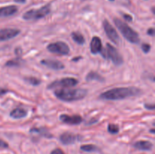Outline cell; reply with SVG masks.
I'll list each match as a JSON object with an SVG mask.
<instances>
[{"instance_id":"1","label":"cell","mask_w":155,"mask_h":154,"mask_svg":"<svg viewBox=\"0 0 155 154\" xmlns=\"http://www.w3.org/2000/svg\"><path fill=\"white\" fill-rule=\"evenodd\" d=\"M142 94L140 88L136 87L115 88L103 92L100 95L99 98L107 101H117L123 100L130 97L138 96Z\"/></svg>"},{"instance_id":"2","label":"cell","mask_w":155,"mask_h":154,"mask_svg":"<svg viewBox=\"0 0 155 154\" xmlns=\"http://www.w3.org/2000/svg\"><path fill=\"white\" fill-rule=\"evenodd\" d=\"M88 91L84 88L68 89L61 88L54 91V94L57 98L66 102H71L81 100L86 96Z\"/></svg>"},{"instance_id":"3","label":"cell","mask_w":155,"mask_h":154,"mask_svg":"<svg viewBox=\"0 0 155 154\" xmlns=\"http://www.w3.org/2000/svg\"><path fill=\"white\" fill-rule=\"evenodd\" d=\"M114 21L116 27H117L118 30L120 31V33L127 41L133 44L139 43L140 41L139 34L134 30H133L127 23L124 22L118 18H114Z\"/></svg>"},{"instance_id":"4","label":"cell","mask_w":155,"mask_h":154,"mask_svg":"<svg viewBox=\"0 0 155 154\" xmlns=\"http://www.w3.org/2000/svg\"><path fill=\"white\" fill-rule=\"evenodd\" d=\"M51 11V5L50 4L45 5L42 8L38 9H32L25 12L23 15V18L25 21H36L41 19L48 15Z\"/></svg>"},{"instance_id":"5","label":"cell","mask_w":155,"mask_h":154,"mask_svg":"<svg viewBox=\"0 0 155 154\" xmlns=\"http://www.w3.org/2000/svg\"><path fill=\"white\" fill-rule=\"evenodd\" d=\"M103 57L106 59H110L111 61L117 66H120L124 63V59L122 55L119 53L115 47L111 45L110 44L107 43L106 45V48L104 51H101V52Z\"/></svg>"},{"instance_id":"6","label":"cell","mask_w":155,"mask_h":154,"mask_svg":"<svg viewBox=\"0 0 155 154\" xmlns=\"http://www.w3.org/2000/svg\"><path fill=\"white\" fill-rule=\"evenodd\" d=\"M47 49L50 52L59 54V55H67L70 52V48L68 44L61 41L49 44L47 46Z\"/></svg>"},{"instance_id":"7","label":"cell","mask_w":155,"mask_h":154,"mask_svg":"<svg viewBox=\"0 0 155 154\" xmlns=\"http://www.w3.org/2000/svg\"><path fill=\"white\" fill-rule=\"evenodd\" d=\"M78 84V80L75 78H64L60 80H56L50 83L48 85V89L55 88L57 87H74Z\"/></svg>"},{"instance_id":"8","label":"cell","mask_w":155,"mask_h":154,"mask_svg":"<svg viewBox=\"0 0 155 154\" xmlns=\"http://www.w3.org/2000/svg\"><path fill=\"white\" fill-rule=\"evenodd\" d=\"M103 27H104V32H105L106 35L108 37V39L110 41L114 42L116 45H118L120 43V37L118 35L117 32L113 27V26L109 23L108 21L104 20V23H103Z\"/></svg>"},{"instance_id":"9","label":"cell","mask_w":155,"mask_h":154,"mask_svg":"<svg viewBox=\"0 0 155 154\" xmlns=\"http://www.w3.org/2000/svg\"><path fill=\"white\" fill-rule=\"evenodd\" d=\"M21 33V30L15 28H5L0 30V42L3 41H7L9 39H12L13 38L16 37L19 33Z\"/></svg>"},{"instance_id":"10","label":"cell","mask_w":155,"mask_h":154,"mask_svg":"<svg viewBox=\"0 0 155 154\" xmlns=\"http://www.w3.org/2000/svg\"><path fill=\"white\" fill-rule=\"evenodd\" d=\"M80 139H81V136L71 132H64L60 136L61 142L65 145L72 144L76 141H78Z\"/></svg>"},{"instance_id":"11","label":"cell","mask_w":155,"mask_h":154,"mask_svg":"<svg viewBox=\"0 0 155 154\" xmlns=\"http://www.w3.org/2000/svg\"><path fill=\"white\" fill-rule=\"evenodd\" d=\"M60 120L68 125H79L83 122V118L79 115L70 116L67 114H61L60 116Z\"/></svg>"},{"instance_id":"12","label":"cell","mask_w":155,"mask_h":154,"mask_svg":"<svg viewBox=\"0 0 155 154\" xmlns=\"http://www.w3.org/2000/svg\"><path fill=\"white\" fill-rule=\"evenodd\" d=\"M41 63L46 67L54 69V70H60L64 68V64L62 62L54 60V59H44L41 60Z\"/></svg>"},{"instance_id":"13","label":"cell","mask_w":155,"mask_h":154,"mask_svg":"<svg viewBox=\"0 0 155 154\" xmlns=\"http://www.w3.org/2000/svg\"><path fill=\"white\" fill-rule=\"evenodd\" d=\"M91 52L93 54H97L102 51V44L99 37L94 36L90 43Z\"/></svg>"},{"instance_id":"14","label":"cell","mask_w":155,"mask_h":154,"mask_svg":"<svg viewBox=\"0 0 155 154\" xmlns=\"http://www.w3.org/2000/svg\"><path fill=\"white\" fill-rule=\"evenodd\" d=\"M18 7L16 5H8L0 8V18H6L15 14L18 11Z\"/></svg>"},{"instance_id":"15","label":"cell","mask_w":155,"mask_h":154,"mask_svg":"<svg viewBox=\"0 0 155 154\" xmlns=\"http://www.w3.org/2000/svg\"><path fill=\"white\" fill-rule=\"evenodd\" d=\"M27 115V111L24 108L21 107H18L15 108L12 110L10 113V116L13 119H22V118L26 117Z\"/></svg>"},{"instance_id":"16","label":"cell","mask_w":155,"mask_h":154,"mask_svg":"<svg viewBox=\"0 0 155 154\" xmlns=\"http://www.w3.org/2000/svg\"><path fill=\"white\" fill-rule=\"evenodd\" d=\"M134 147L141 150H151L153 147V144L148 140H139L134 143Z\"/></svg>"},{"instance_id":"17","label":"cell","mask_w":155,"mask_h":154,"mask_svg":"<svg viewBox=\"0 0 155 154\" xmlns=\"http://www.w3.org/2000/svg\"><path fill=\"white\" fill-rule=\"evenodd\" d=\"M86 80L87 82H91V81H98L101 82H104V79L103 78V76H101L100 74H98V72H94V71H91L89 73L86 75Z\"/></svg>"},{"instance_id":"18","label":"cell","mask_w":155,"mask_h":154,"mask_svg":"<svg viewBox=\"0 0 155 154\" xmlns=\"http://www.w3.org/2000/svg\"><path fill=\"white\" fill-rule=\"evenodd\" d=\"M30 133L38 134L41 136H43V137H48V138H50V137H52V135L45 128H33L30 129Z\"/></svg>"},{"instance_id":"19","label":"cell","mask_w":155,"mask_h":154,"mask_svg":"<svg viewBox=\"0 0 155 154\" xmlns=\"http://www.w3.org/2000/svg\"><path fill=\"white\" fill-rule=\"evenodd\" d=\"M71 37L73 40L75 42H77L79 45H83L85 43V39L83 35L78 32H73L71 33Z\"/></svg>"},{"instance_id":"20","label":"cell","mask_w":155,"mask_h":154,"mask_svg":"<svg viewBox=\"0 0 155 154\" xmlns=\"http://www.w3.org/2000/svg\"><path fill=\"white\" fill-rule=\"evenodd\" d=\"M80 149L85 152H95V151L98 150V148L93 144L83 145V146H81Z\"/></svg>"},{"instance_id":"21","label":"cell","mask_w":155,"mask_h":154,"mask_svg":"<svg viewBox=\"0 0 155 154\" xmlns=\"http://www.w3.org/2000/svg\"><path fill=\"white\" fill-rule=\"evenodd\" d=\"M24 81H26L27 82H28L29 84L32 85H39L41 82L40 79H37L36 77L33 76L24 77Z\"/></svg>"},{"instance_id":"22","label":"cell","mask_w":155,"mask_h":154,"mask_svg":"<svg viewBox=\"0 0 155 154\" xmlns=\"http://www.w3.org/2000/svg\"><path fill=\"white\" fill-rule=\"evenodd\" d=\"M21 61L19 58H15L13 59V60H10L6 62L5 66H10V67H12V66H21Z\"/></svg>"},{"instance_id":"23","label":"cell","mask_w":155,"mask_h":154,"mask_svg":"<svg viewBox=\"0 0 155 154\" xmlns=\"http://www.w3.org/2000/svg\"><path fill=\"white\" fill-rule=\"evenodd\" d=\"M107 130L110 134H117L119 132L120 128L116 124H109Z\"/></svg>"},{"instance_id":"24","label":"cell","mask_w":155,"mask_h":154,"mask_svg":"<svg viewBox=\"0 0 155 154\" xmlns=\"http://www.w3.org/2000/svg\"><path fill=\"white\" fill-rule=\"evenodd\" d=\"M142 50L143 51V52L147 54L151 51V45L148 43H143L142 45Z\"/></svg>"},{"instance_id":"25","label":"cell","mask_w":155,"mask_h":154,"mask_svg":"<svg viewBox=\"0 0 155 154\" xmlns=\"http://www.w3.org/2000/svg\"><path fill=\"white\" fill-rule=\"evenodd\" d=\"M8 144L4 141L3 140L0 139V148H8Z\"/></svg>"},{"instance_id":"26","label":"cell","mask_w":155,"mask_h":154,"mask_svg":"<svg viewBox=\"0 0 155 154\" xmlns=\"http://www.w3.org/2000/svg\"><path fill=\"white\" fill-rule=\"evenodd\" d=\"M124 19H125L127 21H128V22H130V21H133V18H132L131 15L130 14H124Z\"/></svg>"},{"instance_id":"27","label":"cell","mask_w":155,"mask_h":154,"mask_svg":"<svg viewBox=\"0 0 155 154\" xmlns=\"http://www.w3.org/2000/svg\"><path fill=\"white\" fill-rule=\"evenodd\" d=\"M51 154H64L61 149H55L51 152Z\"/></svg>"},{"instance_id":"28","label":"cell","mask_w":155,"mask_h":154,"mask_svg":"<svg viewBox=\"0 0 155 154\" xmlns=\"http://www.w3.org/2000/svg\"><path fill=\"white\" fill-rule=\"evenodd\" d=\"M145 107L146 109H148V110H153L154 109V104H145Z\"/></svg>"},{"instance_id":"29","label":"cell","mask_w":155,"mask_h":154,"mask_svg":"<svg viewBox=\"0 0 155 154\" xmlns=\"http://www.w3.org/2000/svg\"><path fill=\"white\" fill-rule=\"evenodd\" d=\"M147 33H148V35H149V36H154V28L148 29V32H147Z\"/></svg>"},{"instance_id":"30","label":"cell","mask_w":155,"mask_h":154,"mask_svg":"<svg viewBox=\"0 0 155 154\" xmlns=\"http://www.w3.org/2000/svg\"><path fill=\"white\" fill-rule=\"evenodd\" d=\"M9 91L7 90V89H5V88H0V96H2V95H5Z\"/></svg>"},{"instance_id":"31","label":"cell","mask_w":155,"mask_h":154,"mask_svg":"<svg viewBox=\"0 0 155 154\" xmlns=\"http://www.w3.org/2000/svg\"><path fill=\"white\" fill-rule=\"evenodd\" d=\"M15 2H18V3H24L27 0H14Z\"/></svg>"},{"instance_id":"32","label":"cell","mask_w":155,"mask_h":154,"mask_svg":"<svg viewBox=\"0 0 155 154\" xmlns=\"http://www.w3.org/2000/svg\"><path fill=\"white\" fill-rule=\"evenodd\" d=\"M151 133H154V129H151Z\"/></svg>"},{"instance_id":"33","label":"cell","mask_w":155,"mask_h":154,"mask_svg":"<svg viewBox=\"0 0 155 154\" xmlns=\"http://www.w3.org/2000/svg\"><path fill=\"white\" fill-rule=\"evenodd\" d=\"M110 1H114V0H110Z\"/></svg>"}]
</instances>
